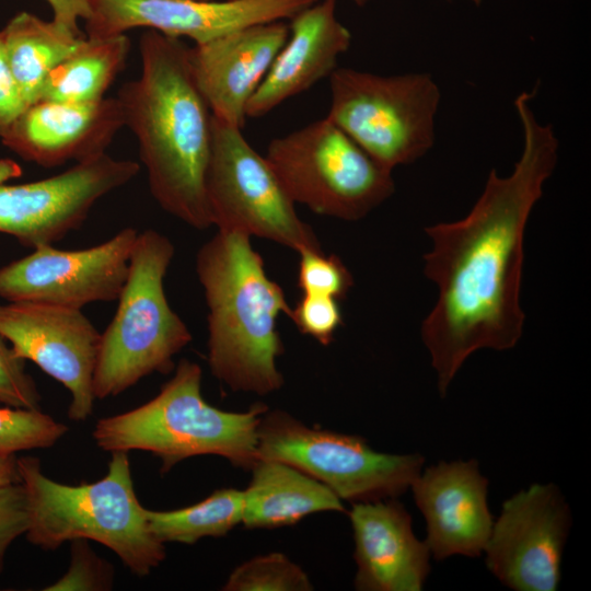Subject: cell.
<instances>
[{
    "label": "cell",
    "mask_w": 591,
    "mask_h": 591,
    "mask_svg": "<svg viewBox=\"0 0 591 591\" xmlns=\"http://www.w3.org/2000/svg\"><path fill=\"white\" fill-rule=\"evenodd\" d=\"M286 21L246 26L189 47L196 84L213 117L244 128L247 104L289 37Z\"/></svg>",
    "instance_id": "obj_16"
},
{
    "label": "cell",
    "mask_w": 591,
    "mask_h": 591,
    "mask_svg": "<svg viewBox=\"0 0 591 591\" xmlns=\"http://www.w3.org/2000/svg\"><path fill=\"white\" fill-rule=\"evenodd\" d=\"M250 237L218 230L198 250L196 274L208 309L211 373L234 392L266 395L283 384L277 318L291 308Z\"/></svg>",
    "instance_id": "obj_3"
},
{
    "label": "cell",
    "mask_w": 591,
    "mask_h": 591,
    "mask_svg": "<svg viewBox=\"0 0 591 591\" xmlns=\"http://www.w3.org/2000/svg\"><path fill=\"white\" fill-rule=\"evenodd\" d=\"M211 129L205 189L212 225L270 240L298 254L322 251L267 159L250 144L242 129L213 116Z\"/></svg>",
    "instance_id": "obj_10"
},
{
    "label": "cell",
    "mask_w": 591,
    "mask_h": 591,
    "mask_svg": "<svg viewBox=\"0 0 591 591\" xmlns=\"http://www.w3.org/2000/svg\"><path fill=\"white\" fill-rule=\"evenodd\" d=\"M21 483L18 457L0 455V486Z\"/></svg>",
    "instance_id": "obj_34"
},
{
    "label": "cell",
    "mask_w": 591,
    "mask_h": 591,
    "mask_svg": "<svg viewBox=\"0 0 591 591\" xmlns=\"http://www.w3.org/2000/svg\"><path fill=\"white\" fill-rule=\"evenodd\" d=\"M141 71L117 94L124 123L135 135L159 206L187 225H212L205 179L212 114L200 93L179 37L154 30L139 42Z\"/></svg>",
    "instance_id": "obj_2"
},
{
    "label": "cell",
    "mask_w": 591,
    "mask_h": 591,
    "mask_svg": "<svg viewBox=\"0 0 591 591\" xmlns=\"http://www.w3.org/2000/svg\"><path fill=\"white\" fill-rule=\"evenodd\" d=\"M27 106L8 61L0 31V138Z\"/></svg>",
    "instance_id": "obj_32"
},
{
    "label": "cell",
    "mask_w": 591,
    "mask_h": 591,
    "mask_svg": "<svg viewBox=\"0 0 591 591\" xmlns=\"http://www.w3.org/2000/svg\"><path fill=\"white\" fill-rule=\"evenodd\" d=\"M138 231L126 227L107 241L83 250L33 248L0 268V298L74 309L118 299L129 270Z\"/></svg>",
    "instance_id": "obj_13"
},
{
    "label": "cell",
    "mask_w": 591,
    "mask_h": 591,
    "mask_svg": "<svg viewBox=\"0 0 591 591\" xmlns=\"http://www.w3.org/2000/svg\"><path fill=\"white\" fill-rule=\"evenodd\" d=\"M349 519L357 590H422L431 554L426 542L415 535L412 518L397 498L352 503Z\"/></svg>",
    "instance_id": "obj_19"
},
{
    "label": "cell",
    "mask_w": 591,
    "mask_h": 591,
    "mask_svg": "<svg viewBox=\"0 0 591 591\" xmlns=\"http://www.w3.org/2000/svg\"><path fill=\"white\" fill-rule=\"evenodd\" d=\"M0 404L18 408L39 409L40 395L35 381L0 335Z\"/></svg>",
    "instance_id": "obj_30"
},
{
    "label": "cell",
    "mask_w": 591,
    "mask_h": 591,
    "mask_svg": "<svg viewBox=\"0 0 591 591\" xmlns=\"http://www.w3.org/2000/svg\"><path fill=\"white\" fill-rule=\"evenodd\" d=\"M111 453L103 478L74 486L47 477L36 457H18L28 506L25 535L44 549H56L67 541H95L113 551L134 575L144 577L165 559V547L149 530L128 452Z\"/></svg>",
    "instance_id": "obj_4"
},
{
    "label": "cell",
    "mask_w": 591,
    "mask_h": 591,
    "mask_svg": "<svg viewBox=\"0 0 591 591\" xmlns=\"http://www.w3.org/2000/svg\"><path fill=\"white\" fill-rule=\"evenodd\" d=\"M300 333L327 346L343 324L338 300L332 297L303 293L288 315Z\"/></svg>",
    "instance_id": "obj_29"
},
{
    "label": "cell",
    "mask_w": 591,
    "mask_h": 591,
    "mask_svg": "<svg viewBox=\"0 0 591 591\" xmlns=\"http://www.w3.org/2000/svg\"><path fill=\"white\" fill-rule=\"evenodd\" d=\"M90 38L146 27L202 44L230 32L277 20H290L318 0H89Z\"/></svg>",
    "instance_id": "obj_15"
},
{
    "label": "cell",
    "mask_w": 591,
    "mask_h": 591,
    "mask_svg": "<svg viewBox=\"0 0 591 591\" xmlns=\"http://www.w3.org/2000/svg\"><path fill=\"white\" fill-rule=\"evenodd\" d=\"M71 563L68 571L46 591L108 590L113 586L111 564L96 556L86 540L71 541Z\"/></svg>",
    "instance_id": "obj_28"
},
{
    "label": "cell",
    "mask_w": 591,
    "mask_h": 591,
    "mask_svg": "<svg viewBox=\"0 0 591 591\" xmlns=\"http://www.w3.org/2000/svg\"><path fill=\"white\" fill-rule=\"evenodd\" d=\"M140 171L132 160L107 153L77 162L68 170L35 182L0 184V232L36 248L79 229L94 205L125 186Z\"/></svg>",
    "instance_id": "obj_11"
},
{
    "label": "cell",
    "mask_w": 591,
    "mask_h": 591,
    "mask_svg": "<svg viewBox=\"0 0 591 591\" xmlns=\"http://www.w3.org/2000/svg\"><path fill=\"white\" fill-rule=\"evenodd\" d=\"M328 79L327 117L384 167L410 164L433 146L441 93L430 74L337 67Z\"/></svg>",
    "instance_id": "obj_8"
},
{
    "label": "cell",
    "mask_w": 591,
    "mask_h": 591,
    "mask_svg": "<svg viewBox=\"0 0 591 591\" xmlns=\"http://www.w3.org/2000/svg\"><path fill=\"white\" fill-rule=\"evenodd\" d=\"M0 335L19 358L33 361L70 392L71 420L84 421L92 414L101 333L81 309L7 302L0 304Z\"/></svg>",
    "instance_id": "obj_14"
},
{
    "label": "cell",
    "mask_w": 591,
    "mask_h": 591,
    "mask_svg": "<svg viewBox=\"0 0 591 591\" xmlns=\"http://www.w3.org/2000/svg\"><path fill=\"white\" fill-rule=\"evenodd\" d=\"M68 427L39 409L0 407V455L53 447Z\"/></svg>",
    "instance_id": "obj_26"
},
{
    "label": "cell",
    "mask_w": 591,
    "mask_h": 591,
    "mask_svg": "<svg viewBox=\"0 0 591 591\" xmlns=\"http://www.w3.org/2000/svg\"><path fill=\"white\" fill-rule=\"evenodd\" d=\"M298 287L303 293H312L344 299L354 278L343 260L335 254L325 255L322 251L299 253Z\"/></svg>",
    "instance_id": "obj_27"
},
{
    "label": "cell",
    "mask_w": 591,
    "mask_h": 591,
    "mask_svg": "<svg viewBox=\"0 0 591 591\" xmlns=\"http://www.w3.org/2000/svg\"><path fill=\"white\" fill-rule=\"evenodd\" d=\"M571 511L559 488L532 484L507 499L485 547L488 570L515 591H555L571 528Z\"/></svg>",
    "instance_id": "obj_12"
},
{
    "label": "cell",
    "mask_w": 591,
    "mask_h": 591,
    "mask_svg": "<svg viewBox=\"0 0 591 591\" xmlns=\"http://www.w3.org/2000/svg\"><path fill=\"white\" fill-rule=\"evenodd\" d=\"M124 126L117 97L89 103L40 100L22 112L1 141L25 161L55 167L106 153Z\"/></svg>",
    "instance_id": "obj_18"
},
{
    "label": "cell",
    "mask_w": 591,
    "mask_h": 591,
    "mask_svg": "<svg viewBox=\"0 0 591 591\" xmlns=\"http://www.w3.org/2000/svg\"><path fill=\"white\" fill-rule=\"evenodd\" d=\"M250 471L242 520L248 529L289 526L315 512L345 511L328 487L282 461L258 459Z\"/></svg>",
    "instance_id": "obj_21"
},
{
    "label": "cell",
    "mask_w": 591,
    "mask_h": 591,
    "mask_svg": "<svg viewBox=\"0 0 591 591\" xmlns=\"http://www.w3.org/2000/svg\"><path fill=\"white\" fill-rule=\"evenodd\" d=\"M28 528V506L21 483L0 486V573L11 543Z\"/></svg>",
    "instance_id": "obj_31"
},
{
    "label": "cell",
    "mask_w": 591,
    "mask_h": 591,
    "mask_svg": "<svg viewBox=\"0 0 591 591\" xmlns=\"http://www.w3.org/2000/svg\"><path fill=\"white\" fill-rule=\"evenodd\" d=\"M199 364L182 359L174 375L149 402L99 419L92 437L104 451L141 450L161 460V473L198 455H218L251 470L257 461V428L267 410L255 404L246 412L210 405L201 394Z\"/></svg>",
    "instance_id": "obj_5"
},
{
    "label": "cell",
    "mask_w": 591,
    "mask_h": 591,
    "mask_svg": "<svg viewBox=\"0 0 591 591\" xmlns=\"http://www.w3.org/2000/svg\"><path fill=\"white\" fill-rule=\"evenodd\" d=\"M410 489L426 520L425 542L436 560L478 557L485 551L494 519L487 503L488 479L476 460L430 465Z\"/></svg>",
    "instance_id": "obj_17"
},
{
    "label": "cell",
    "mask_w": 591,
    "mask_h": 591,
    "mask_svg": "<svg viewBox=\"0 0 591 591\" xmlns=\"http://www.w3.org/2000/svg\"><path fill=\"white\" fill-rule=\"evenodd\" d=\"M257 460L290 464L351 503L397 498L422 471L420 454L373 450L359 436L309 427L282 410L268 409L257 428Z\"/></svg>",
    "instance_id": "obj_9"
},
{
    "label": "cell",
    "mask_w": 591,
    "mask_h": 591,
    "mask_svg": "<svg viewBox=\"0 0 591 591\" xmlns=\"http://www.w3.org/2000/svg\"><path fill=\"white\" fill-rule=\"evenodd\" d=\"M130 40L126 34L85 37L81 45L47 77L40 100L89 103L105 97L126 66Z\"/></svg>",
    "instance_id": "obj_23"
},
{
    "label": "cell",
    "mask_w": 591,
    "mask_h": 591,
    "mask_svg": "<svg viewBox=\"0 0 591 591\" xmlns=\"http://www.w3.org/2000/svg\"><path fill=\"white\" fill-rule=\"evenodd\" d=\"M0 31L8 61L27 105L40 99L47 77L85 38L26 11L15 14Z\"/></svg>",
    "instance_id": "obj_22"
},
{
    "label": "cell",
    "mask_w": 591,
    "mask_h": 591,
    "mask_svg": "<svg viewBox=\"0 0 591 591\" xmlns=\"http://www.w3.org/2000/svg\"><path fill=\"white\" fill-rule=\"evenodd\" d=\"M149 530L161 543L194 544L223 536L243 520V490L221 488L204 500L176 510L146 509Z\"/></svg>",
    "instance_id": "obj_24"
},
{
    "label": "cell",
    "mask_w": 591,
    "mask_h": 591,
    "mask_svg": "<svg viewBox=\"0 0 591 591\" xmlns=\"http://www.w3.org/2000/svg\"><path fill=\"white\" fill-rule=\"evenodd\" d=\"M337 0H318L290 19V33L251 97L246 115L260 118L337 68L351 45L350 31L336 15Z\"/></svg>",
    "instance_id": "obj_20"
},
{
    "label": "cell",
    "mask_w": 591,
    "mask_h": 591,
    "mask_svg": "<svg viewBox=\"0 0 591 591\" xmlns=\"http://www.w3.org/2000/svg\"><path fill=\"white\" fill-rule=\"evenodd\" d=\"M532 96L523 92L514 101L523 149L511 174L499 176L491 170L464 218L425 228L432 247L424 255V270L436 283L438 298L420 335L441 396L472 354L511 349L523 332L524 231L559 149L553 127L536 118Z\"/></svg>",
    "instance_id": "obj_1"
},
{
    "label": "cell",
    "mask_w": 591,
    "mask_h": 591,
    "mask_svg": "<svg viewBox=\"0 0 591 591\" xmlns=\"http://www.w3.org/2000/svg\"><path fill=\"white\" fill-rule=\"evenodd\" d=\"M21 166L10 159H0V184L21 176Z\"/></svg>",
    "instance_id": "obj_35"
},
{
    "label": "cell",
    "mask_w": 591,
    "mask_h": 591,
    "mask_svg": "<svg viewBox=\"0 0 591 591\" xmlns=\"http://www.w3.org/2000/svg\"><path fill=\"white\" fill-rule=\"evenodd\" d=\"M200 1H211V0H200Z\"/></svg>",
    "instance_id": "obj_37"
},
{
    "label": "cell",
    "mask_w": 591,
    "mask_h": 591,
    "mask_svg": "<svg viewBox=\"0 0 591 591\" xmlns=\"http://www.w3.org/2000/svg\"><path fill=\"white\" fill-rule=\"evenodd\" d=\"M53 11V21L68 30L81 34L79 21L91 15L89 0H46Z\"/></svg>",
    "instance_id": "obj_33"
},
{
    "label": "cell",
    "mask_w": 591,
    "mask_h": 591,
    "mask_svg": "<svg viewBox=\"0 0 591 591\" xmlns=\"http://www.w3.org/2000/svg\"><path fill=\"white\" fill-rule=\"evenodd\" d=\"M174 254L173 243L163 233L138 232L115 315L101 333L95 398L117 396L154 372H171L174 356L192 341L190 331L164 290Z\"/></svg>",
    "instance_id": "obj_6"
},
{
    "label": "cell",
    "mask_w": 591,
    "mask_h": 591,
    "mask_svg": "<svg viewBox=\"0 0 591 591\" xmlns=\"http://www.w3.org/2000/svg\"><path fill=\"white\" fill-rule=\"evenodd\" d=\"M225 591H310L305 571L281 553L254 557L230 575Z\"/></svg>",
    "instance_id": "obj_25"
},
{
    "label": "cell",
    "mask_w": 591,
    "mask_h": 591,
    "mask_svg": "<svg viewBox=\"0 0 591 591\" xmlns=\"http://www.w3.org/2000/svg\"><path fill=\"white\" fill-rule=\"evenodd\" d=\"M265 158L294 204L357 221L395 192L381 165L327 116L274 138Z\"/></svg>",
    "instance_id": "obj_7"
},
{
    "label": "cell",
    "mask_w": 591,
    "mask_h": 591,
    "mask_svg": "<svg viewBox=\"0 0 591 591\" xmlns=\"http://www.w3.org/2000/svg\"><path fill=\"white\" fill-rule=\"evenodd\" d=\"M370 1L371 0H352V2L358 7H362ZM470 1L474 2L475 4H479L482 0H470Z\"/></svg>",
    "instance_id": "obj_36"
}]
</instances>
